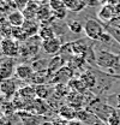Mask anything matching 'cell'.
I'll list each match as a JSON object with an SVG mask.
<instances>
[{
    "mask_svg": "<svg viewBox=\"0 0 120 125\" xmlns=\"http://www.w3.org/2000/svg\"><path fill=\"white\" fill-rule=\"evenodd\" d=\"M117 108L120 109V94L117 96Z\"/></svg>",
    "mask_w": 120,
    "mask_h": 125,
    "instance_id": "cell-34",
    "label": "cell"
},
{
    "mask_svg": "<svg viewBox=\"0 0 120 125\" xmlns=\"http://www.w3.org/2000/svg\"><path fill=\"white\" fill-rule=\"evenodd\" d=\"M88 48H89V47L85 46L84 42H82V41H76V42H72V43H71L72 54H75L76 57H80V55H82V58H84V55H85Z\"/></svg>",
    "mask_w": 120,
    "mask_h": 125,
    "instance_id": "cell-18",
    "label": "cell"
},
{
    "mask_svg": "<svg viewBox=\"0 0 120 125\" xmlns=\"http://www.w3.org/2000/svg\"><path fill=\"white\" fill-rule=\"evenodd\" d=\"M19 114H22L20 118H22V122H23L24 125H37L39 124V122H37V115H35V114H32V113H30V112H27V113L19 112Z\"/></svg>",
    "mask_w": 120,
    "mask_h": 125,
    "instance_id": "cell-21",
    "label": "cell"
},
{
    "mask_svg": "<svg viewBox=\"0 0 120 125\" xmlns=\"http://www.w3.org/2000/svg\"><path fill=\"white\" fill-rule=\"evenodd\" d=\"M69 125H84V123L82 122V120H79V119H72V120H70L69 122Z\"/></svg>",
    "mask_w": 120,
    "mask_h": 125,
    "instance_id": "cell-30",
    "label": "cell"
},
{
    "mask_svg": "<svg viewBox=\"0 0 120 125\" xmlns=\"http://www.w3.org/2000/svg\"><path fill=\"white\" fill-rule=\"evenodd\" d=\"M55 36H57L55 31H54L52 25H49L48 23L41 24V28H40V31H39V37H40V40L42 42L47 41V40H50V39H53Z\"/></svg>",
    "mask_w": 120,
    "mask_h": 125,
    "instance_id": "cell-15",
    "label": "cell"
},
{
    "mask_svg": "<svg viewBox=\"0 0 120 125\" xmlns=\"http://www.w3.org/2000/svg\"><path fill=\"white\" fill-rule=\"evenodd\" d=\"M62 64H64V60H62L61 57H54V58L50 60V62L48 64V71H49V73H50V72L57 73L59 70H61V69L64 67Z\"/></svg>",
    "mask_w": 120,
    "mask_h": 125,
    "instance_id": "cell-20",
    "label": "cell"
},
{
    "mask_svg": "<svg viewBox=\"0 0 120 125\" xmlns=\"http://www.w3.org/2000/svg\"><path fill=\"white\" fill-rule=\"evenodd\" d=\"M12 39H15L16 41H27L28 40V36L27 34L24 32L22 27H18V28H13L12 29Z\"/></svg>",
    "mask_w": 120,
    "mask_h": 125,
    "instance_id": "cell-25",
    "label": "cell"
},
{
    "mask_svg": "<svg viewBox=\"0 0 120 125\" xmlns=\"http://www.w3.org/2000/svg\"><path fill=\"white\" fill-rule=\"evenodd\" d=\"M36 19L40 21L42 24H43V23H48V24H49L50 21L55 19L54 16H53V12H52V10H50V7H49L48 4L40 5V9H39V11H37Z\"/></svg>",
    "mask_w": 120,
    "mask_h": 125,
    "instance_id": "cell-7",
    "label": "cell"
},
{
    "mask_svg": "<svg viewBox=\"0 0 120 125\" xmlns=\"http://www.w3.org/2000/svg\"><path fill=\"white\" fill-rule=\"evenodd\" d=\"M0 51L2 53V55L10 57V58H15L19 54L20 47L18 41H16L15 39L9 37V39H1L0 40Z\"/></svg>",
    "mask_w": 120,
    "mask_h": 125,
    "instance_id": "cell-3",
    "label": "cell"
},
{
    "mask_svg": "<svg viewBox=\"0 0 120 125\" xmlns=\"http://www.w3.org/2000/svg\"><path fill=\"white\" fill-rule=\"evenodd\" d=\"M52 12H53V16L55 19H64L66 15H67V9L64 4V0H49L48 2Z\"/></svg>",
    "mask_w": 120,
    "mask_h": 125,
    "instance_id": "cell-5",
    "label": "cell"
},
{
    "mask_svg": "<svg viewBox=\"0 0 120 125\" xmlns=\"http://www.w3.org/2000/svg\"><path fill=\"white\" fill-rule=\"evenodd\" d=\"M107 124L108 125H120V109L115 108L114 112L109 115L108 120H107Z\"/></svg>",
    "mask_w": 120,
    "mask_h": 125,
    "instance_id": "cell-27",
    "label": "cell"
},
{
    "mask_svg": "<svg viewBox=\"0 0 120 125\" xmlns=\"http://www.w3.org/2000/svg\"><path fill=\"white\" fill-rule=\"evenodd\" d=\"M79 79L83 82V84L85 85L87 89H91V88H95L96 84H97V79L95 77L94 73H91L90 71H87V72H83L80 75Z\"/></svg>",
    "mask_w": 120,
    "mask_h": 125,
    "instance_id": "cell-16",
    "label": "cell"
},
{
    "mask_svg": "<svg viewBox=\"0 0 120 125\" xmlns=\"http://www.w3.org/2000/svg\"><path fill=\"white\" fill-rule=\"evenodd\" d=\"M34 1H36L40 5H43V4H48L49 2V0H34Z\"/></svg>",
    "mask_w": 120,
    "mask_h": 125,
    "instance_id": "cell-33",
    "label": "cell"
},
{
    "mask_svg": "<svg viewBox=\"0 0 120 125\" xmlns=\"http://www.w3.org/2000/svg\"><path fill=\"white\" fill-rule=\"evenodd\" d=\"M22 28H23L24 32L27 34L28 39H30V37H35L36 35H39L41 25L37 23L36 19H25Z\"/></svg>",
    "mask_w": 120,
    "mask_h": 125,
    "instance_id": "cell-9",
    "label": "cell"
},
{
    "mask_svg": "<svg viewBox=\"0 0 120 125\" xmlns=\"http://www.w3.org/2000/svg\"><path fill=\"white\" fill-rule=\"evenodd\" d=\"M59 114H60V118H64V119H66L67 122H70V120H72V119H76V117H77V111H75L71 106H62L59 111Z\"/></svg>",
    "mask_w": 120,
    "mask_h": 125,
    "instance_id": "cell-19",
    "label": "cell"
},
{
    "mask_svg": "<svg viewBox=\"0 0 120 125\" xmlns=\"http://www.w3.org/2000/svg\"><path fill=\"white\" fill-rule=\"evenodd\" d=\"M19 95H20L22 99H25L28 101H31L34 99V96H36L35 95V88H32L30 85H27V87H24L23 89L19 90Z\"/></svg>",
    "mask_w": 120,
    "mask_h": 125,
    "instance_id": "cell-24",
    "label": "cell"
},
{
    "mask_svg": "<svg viewBox=\"0 0 120 125\" xmlns=\"http://www.w3.org/2000/svg\"><path fill=\"white\" fill-rule=\"evenodd\" d=\"M107 4L113 6V7H115V6H118L120 4V0H107Z\"/></svg>",
    "mask_w": 120,
    "mask_h": 125,
    "instance_id": "cell-31",
    "label": "cell"
},
{
    "mask_svg": "<svg viewBox=\"0 0 120 125\" xmlns=\"http://www.w3.org/2000/svg\"><path fill=\"white\" fill-rule=\"evenodd\" d=\"M15 2H16V7H17V10L23 11V10L27 7L29 0H15Z\"/></svg>",
    "mask_w": 120,
    "mask_h": 125,
    "instance_id": "cell-28",
    "label": "cell"
},
{
    "mask_svg": "<svg viewBox=\"0 0 120 125\" xmlns=\"http://www.w3.org/2000/svg\"><path fill=\"white\" fill-rule=\"evenodd\" d=\"M39 9H40V4H37L34 0H29L27 7L22 12H23V15L25 17V19H36Z\"/></svg>",
    "mask_w": 120,
    "mask_h": 125,
    "instance_id": "cell-14",
    "label": "cell"
},
{
    "mask_svg": "<svg viewBox=\"0 0 120 125\" xmlns=\"http://www.w3.org/2000/svg\"><path fill=\"white\" fill-rule=\"evenodd\" d=\"M35 95L40 99V100H46L49 96V89L46 84H40V85H35Z\"/></svg>",
    "mask_w": 120,
    "mask_h": 125,
    "instance_id": "cell-22",
    "label": "cell"
},
{
    "mask_svg": "<svg viewBox=\"0 0 120 125\" xmlns=\"http://www.w3.org/2000/svg\"><path fill=\"white\" fill-rule=\"evenodd\" d=\"M67 28L73 34H80L82 31H84V24H82L79 21H72L67 24Z\"/></svg>",
    "mask_w": 120,
    "mask_h": 125,
    "instance_id": "cell-26",
    "label": "cell"
},
{
    "mask_svg": "<svg viewBox=\"0 0 120 125\" xmlns=\"http://www.w3.org/2000/svg\"><path fill=\"white\" fill-rule=\"evenodd\" d=\"M114 109L115 108L112 107L110 105H99V106H95V108L92 109V113L96 115V118L107 123L109 115L114 112Z\"/></svg>",
    "mask_w": 120,
    "mask_h": 125,
    "instance_id": "cell-6",
    "label": "cell"
},
{
    "mask_svg": "<svg viewBox=\"0 0 120 125\" xmlns=\"http://www.w3.org/2000/svg\"><path fill=\"white\" fill-rule=\"evenodd\" d=\"M62 42H61V39L55 36L50 40H47V41H43L41 43V48L45 51V53L49 54V55H55L58 54L59 52H61L62 49Z\"/></svg>",
    "mask_w": 120,
    "mask_h": 125,
    "instance_id": "cell-4",
    "label": "cell"
},
{
    "mask_svg": "<svg viewBox=\"0 0 120 125\" xmlns=\"http://www.w3.org/2000/svg\"><path fill=\"white\" fill-rule=\"evenodd\" d=\"M64 4L69 11L79 12L87 7L88 0H64Z\"/></svg>",
    "mask_w": 120,
    "mask_h": 125,
    "instance_id": "cell-13",
    "label": "cell"
},
{
    "mask_svg": "<svg viewBox=\"0 0 120 125\" xmlns=\"http://www.w3.org/2000/svg\"><path fill=\"white\" fill-rule=\"evenodd\" d=\"M96 52V65L102 69L107 70L108 72L114 73L117 70L120 69V58L110 51L101 49V51H95Z\"/></svg>",
    "mask_w": 120,
    "mask_h": 125,
    "instance_id": "cell-1",
    "label": "cell"
},
{
    "mask_svg": "<svg viewBox=\"0 0 120 125\" xmlns=\"http://www.w3.org/2000/svg\"><path fill=\"white\" fill-rule=\"evenodd\" d=\"M0 93H2L6 97H10L16 93V83L13 79L7 78L0 82Z\"/></svg>",
    "mask_w": 120,
    "mask_h": 125,
    "instance_id": "cell-12",
    "label": "cell"
},
{
    "mask_svg": "<svg viewBox=\"0 0 120 125\" xmlns=\"http://www.w3.org/2000/svg\"><path fill=\"white\" fill-rule=\"evenodd\" d=\"M69 85H70V89L71 90H73L75 93L79 94V93H83L87 88H85V85L83 84V82L78 78V79H71L70 81V83H69Z\"/></svg>",
    "mask_w": 120,
    "mask_h": 125,
    "instance_id": "cell-23",
    "label": "cell"
},
{
    "mask_svg": "<svg viewBox=\"0 0 120 125\" xmlns=\"http://www.w3.org/2000/svg\"><path fill=\"white\" fill-rule=\"evenodd\" d=\"M49 77V71L48 70H42V71H35L32 77H31V82L35 83V85H40V84H45L47 79Z\"/></svg>",
    "mask_w": 120,
    "mask_h": 125,
    "instance_id": "cell-17",
    "label": "cell"
},
{
    "mask_svg": "<svg viewBox=\"0 0 120 125\" xmlns=\"http://www.w3.org/2000/svg\"><path fill=\"white\" fill-rule=\"evenodd\" d=\"M52 125H69V122L66 119H64V118H58V119L53 120Z\"/></svg>",
    "mask_w": 120,
    "mask_h": 125,
    "instance_id": "cell-29",
    "label": "cell"
},
{
    "mask_svg": "<svg viewBox=\"0 0 120 125\" xmlns=\"http://www.w3.org/2000/svg\"><path fill=\"white\" fill-rule=\"evenodd\" d=\"M97 17H99V19H100L101 23H109L115 17V10H114L113 6L106 4V5H103L100 9V11L97 12Z\"/></svg>",
    "mask_w": 120,
    "mask_h": 125,
    "instance_id": "cell-8",
    "label": "cell"
},
{
    "mask_svg": "<svg viewBox=\"0 0 120 125\" xmlns=\"http://www.w3.org/2000/svg\"><path fill=\"white\" fill-rule=\"evenodd\" d=\"M6 102V96L4 95L2 93H0V107H2Z\"/></svg>",
    "mask_w": 120,
    "mask_h": 125,
    "instance_id": "cell-32",
    "label": "cell"
},
{
    "mask_svg": "<svg viewBox=\"0 0 120 125\" xmlns=\"http://www.w3.org/2000/svg\"><path fill=\"white\" fill-rule=\"evenodd\" d=\"M7 22L13 27V28H18V27H23L24 22H25V17L23 15L22 11L19 10H16L10 12L7 16Z\"/></svg>",
    "mask_w": 120,
    "mask_h": 125,
    "instance_id": "cell-11",
    "label": "cell"
},
{
    "mask_svg": "<svg viewBox=\"0 0 120 125\" xmlns=\"http://www.w3.org/2000/svg\"><path fill=\"white\" fill-rule=\"evenodd\" d=\"M105 32V27L100 21L94 19V18H88L85 21V23H84V34L88 39L94 40V41H99Z\"/></svg>",
    "mask_w": 120,
    "mask_h": 125,
    "instance_id": "cell-2",
    "label": "cell"
},
{
    "mask_svg": "<svg viewBox=\"0 0 120 125\" xmlns=\"http://www.w3.org/2000/svg\"><path fill=\"white\" fill-rule=\"evenodd\" d=\"M34 72H35V71H34L32 66H29V65H27V64L17 65V66H16V69H15V75L18 78L24 79V81H27V79H31L32 75H34Z\"/></svg>",
    "mask_w": 120,
    "mask_h": 125,
    "instance_id": "cell-10",
    "label": "cell"
}]
</instances>
